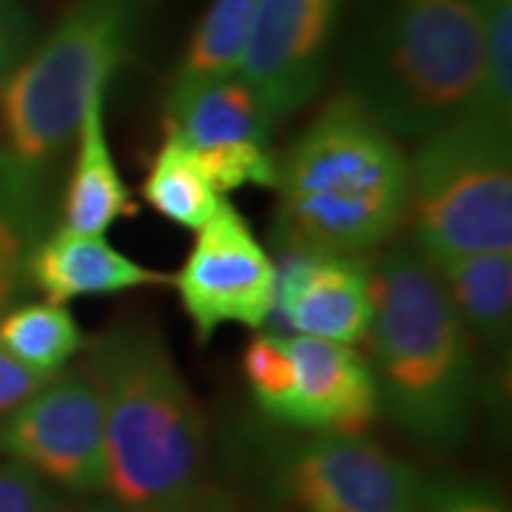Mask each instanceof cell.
Wrapping results in <instances>:
<instances>
[{"label": "cell", "mask_w": 512, "mask_h": 512, "mask_svg": "<svg viewBox=\"0 0 512 512\" xmlns=\"http://www.w3.org/2000/svg\"><path fill=\"white\" fill-rule=\"evenodd\" d=\"M89 373L106 419V493L123 512H194L205 490V416L163 330L128 319L97 336Z\"/></svg>", "instance_id": "cell-1"}, {"label": "cell", "mask_w": 512, "mask_h": 512, "mask_svg": "<svg viewBox=\"0 0 512 512\" xmlns=\"http://www.w3.org/2000/svg\"><path fill=\"white\" fill-rule=\"evenodd\" d=\"M279 231L291 248L362 256L410 214V157L350 92L336 94L276 160Z\"/></svg>", "instance_id": "cell-2"}, {"label": "cell", "mask_w": 512, "mask_h": 512, "mask_svg": "<svg viewBox=\"0 0 512 512\" xmlns=\"http://www.w3.org/2000/svg\"><path fill=\"white\" fill-rule=\"evenodd\" d=\"M370 370L379 410L424 447H456L478 393L473 339L439 276L413 242H396L370 268Z\"/></svg>", "instance_id": "cell-3"}, {"label": "cell", "mask_w": 512, "mask_h": 512, "mask_svg": "<svg viewBox=\"0 0 512 512\" xmlns=\"http://www.w3.org/2000/svg\"><path fill=\"white\" fill-rule=\"evenodd\" d=\"M481 86V0H367L348 92L396 140L478 111Z\"/></svg>", "instance_id": "cell-4"}, {"label": "cell", "mask_w": 512, "mask_h": 512, "mask_svg": "<svg viewBox=\"0 0 512 512\" xmlns=\"http://www.w3.org/2000/svg\"><path fill=\"white\" fill-rule=\"evenodd\" d=\"M148 9L151 0H74L0 92L6 160L40 177L49 171L92 103L106 97Z\"/></svg>", "instance_id": "cell-5"}, {"label": "cell", "mask_w": 512, "mask_h": 512, "mask_svg": "<svg viewBox=\"0 0 512 512\" xmlns=\"http://www.w3.org/2000/svg\"><path fill=\"white\" fill-rule=\"evenodd\" d=\"M407 220L427 259L512 254L510 126L473 111L421 137L410 157Z\"/></svg>", "instance_id": "cell-6"}, {"label": "cell", "mask_w": 512, "mask_h": 512, "mask_svg": "<svg viewBox=\"0 0 512 512\" xmlns=\"http://www.w3.org/2000/svg\"><path fill=\"white\" fill-rule=\"evenodd\" d=\"M424 478L365 436L316 433L271 464V493L299 512H421Z\"/></svg>", "instance_id": "cell-7"}, {"label": "cell", "mask_w": 512, "mask_h": 512, "mask_svg": "<svg viewBox=\"0 0 512 512\" xmlns=\"http://www.w3.org/2000/svg\"><path fill=\"white\" fill-rule=\"evenodd\" d=\"M0 450L72 493L106 490V419L94 376L60 370L0 421Z\"/></svg>", "instance_id": "cell-8"}, {"label": "cell", "mask_w": 512, "mask_h": 512, "mask_svg": "<svg viewBox=\"0 0 512 512\" xmlns=\"http://www.w3.org/2000/svg\"><path fill=\"white\" fill-rule=\"evenodd\" d=\"M174 288L200 342L222 325L259 330L274 316L276 262L239 208L220 202L217 214L197 228Z\"/></svg>", "instance_id": "cell-9"}, {"label": "cell", "mask_w": 512, "mask_h": 512, "mask_svg": "<svg viewBox=\"0 0 512 512\" xmlns=\"http://www.w3.org/2000/svg\"><path fill=\"white\" fill-rule=\"evenodd\" d=\"M342 0H256L239 77L274 120L305 109L328 80Z\"/></svg>", "instance_id": "cell-10"}, {"label": "cell", "mask_w": 512, "mask_h": 512, "mask_svg": "<svg viewBox=\"0 0 512 512\" xmlns=\"http://www.w3.org/2000/svg\"><path fill=\"white\" fill-rule=\"evenodd\" d=\"M288 350V393L276 413L279 424L311 430L362 436L379 416V393L373 370L353 345L285 336Z\"/></svg>", "instance_id": "cell-11"}, {"label": "cell", "mask_w": 512, "mask_h": 512, "mask_svg": "<svg viewBox=\"0 0 512 512\" xmlns=\"http://www.w3.org/2000/svg\"><path fill=\"white\" fill-rule=\"evenodd\" d=\"M279 328L339 345H359L373 322V282L359 256L291 248L276 268Z\"/></svg>", "instance_id": "cell-12"}, {"label": "cell", "mask_w": 512, "mask_h": 512, "mask_svg": "<svg viewBox=\"0 0 512 512\" xmlns=\"http://www.w3.org/2000/svg\"><path fill=\"white\" fill-rule=\"evenodd\" d=\"M274 114L239 77L174 80L165 106V134H174L191 154L228 148H271Z\"/></svg>", "instance_id": "cell-13"}, {"label": "cell", "mask_w": 512, "mask_h": 512, "mask_svg": "<svg viewBox=\"0 0 512 512\" xmlns=\"http://www.w3.org/2000/svg\"><path fill=\"white\" fill-rule=\"evenodd\" d=\"M26 282L49 302L66 305L80 296H114L168 282V276L120 254L103 234L57 228L43 234L26 262Z\"/></svg>", "instance_id": "cell-14"}, {"label": "cell", "mask_w": 512, "mask_h": 512, "mask_svg": "<svg viewBox=\"0 0 512 512\" xmlns=\"http://www.w3.org/2000/svg\"><path fill=\"white\" fill-rule=\"evenodd\" d=\"M103 100L92 103L77 128L72 177L63 197V228L77 234H106L111 225L137 211L131 188L111 157Z\"/></svg>", "instance_id": "cell-15"}, {"label": "cell", "mask_w": 512, "mask_h": 512, "mask_svg": "<svg viewBox=\"0 0 512 512\" xmlns=\"http://www.w3.org/2000/svg\"><path fill=\"white\" fill-rule=\"evenodd\" d=\"M473 342L507 345L512 328V254H453L427 259Z\"/></svg>", "instance_id": "cell-16"}, {"label": "cell", "mask_w": 512, "mask_h": 512, "mask_svg": "<svg viewBox=\"0 0 512 512\" xmlns=\"http://www.w3.org/2000/svg\"><path fill=\"white\" fill-rule=\"evenodd\" d=\"M43 225V177L0 154V316L12 308L26 282V262L37 239L46 234Z\"/></svg>", "instance_id": "cell-17"}, {"label": "cell", "mask_w": 512, "mask_h": 512, "mask_svg": "<svg viewBox=\"0 0 512 512\" xmlns=\"http://www.w3.org/2000/svg\"><path fill=\"white\" fill-rule=\"evenodd\" d=\"M0 348L26 367L55 376L89 348V339L66 305L43 299L15 305L0 316Z\"/></svg>", "instance_id": "cell-18"}, {"label": "cell", "mask_w": 512, "mask_h": 512, "mask_svg": "<svg viewBox=\"0 0 512 512\" xmlns=\"http://www.w3.org/2000/svg\"><path fill=\"white\" fill-rule=\"evenodd\" d=\"M140 194L163 220L191 231L211 220L222 202L191 151L174 134H165L163 146L157 148Z\"/></svg>", "instance_id": "cell-19"}, {"label": "cell", "mask_w": 512, "mask_h": 512, "mask_svg": "<svg viewBox=\"0 0 512 512\" xmlns=\"http://www.w3.org/2000/svg\"><path fill=\"white\" fill-rule=\"evenodd\" d=\"M256 0H214L185 49L177 80L237 74L248 43Z\"/></svg>", "instance_id": "cell-20"}, {"label": "cell", "mask_w": 512, "mask_h": 512, "mask_svg": "<svg viewBox=\"0 0 512 512\" xmlns=\"http://www.w3.org/2000/svg\"><path fill=\"white\" fill-rule=\"evenodd\" d=\"M484 86L478 114L512 126V0H481Z\"/></svg>", "instance_id": "cell-21"}, {"label": "cell", "mask_w": 512, "mask_h": 512, "mask_svg": "<svg viewBox=\"0 0 512 512\" xmlns=\"http://www.w3.org/2000/svg\"><path fill=\"white\" fill-rule=\"evenodd\" d=\"M0 512H94L55 493L49 481L18 461L0 464Z\"/></svg>", "instance_id": "cell-22"}, {"label": "cell", "mask_w": 512, "mask_h": 512, "mask_svg": "<svg viewBox=\"0 0 512 512\" xmlns=\"http://www.w3.org/2000/svg\"><path fill=\"white\" fill-rule=\"evenodd\" d=\"M421 512H510V504L484 481H436L424 484Z\"/></svg>", "instance_id": "cell-23"}, {"label": "cell", "mask_w": 512, "mask_h": 512, "mask_svg": "<svg viewBox=\"0 0 512 512\" xmlns=\"http://www.w3.org/2000/svg\"><path fill=\"white\" fill-rule=\"evenodd\" d=\"M49 379H52L49 373L26 367L9 350L0 348V421L6 419L18 404L26 402L32 393H37Z\"/></svg>", "instance_id": "cell-24"}, {"label": "cell", "mask_w": 512, "mask_h": 512, "mask_svg": "<svg viewBox=\"0 0 512 512\" xmlns=\"http://www.w3.org/2000/svg\"><path fill=\"white\" fill-rule=\"evenodd\" d=\"M29 46V29L26 18L15 3L0 0V92L9 80V74L18 69V63L26 57Z\"/></svg>", "instance_id": "cell-25"}]
</instances>
